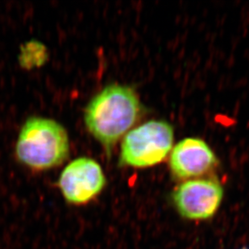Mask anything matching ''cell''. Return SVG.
Listing matches in <instances>:
<instances>
[{
  "mask_svg": "<svg viewBox=\"0 0 249 249\" xmlns=\"http://www.w3.org/2000/svg\"><path fill=\"white\" fill-rule=\"evenodd\" d=\"M142 104L137 91L126 85L112 83L89 101L84 121L89 133L111 156L115 144L140 120Z\"/></svg>",
  "mask_w": 249,
  "mask_h": 249,
  "instance_id": "cell-1",
  "label": "cell"
},
{
  "mask_svg": "<svg viewBox=\"0 0 249 249\" xmlns=\"http://www.w3.org/2000/svg\"></svg>",
  "mask_w": 249,
  "mask_h": 249,
  "instance_id": "cell-8",
  "label": "cell"
},
{
  "mask_svg": "<svg viewBox=\"0 0 249 249\" xmlns=\"http://www.w3.org/2000/svg\"><path fill=\"white\" fill-rule=\"evenodd\" d=\"M106 184L101 165L92 158L83 157L74 159L65 167L56 186L68 204L84 206L95 199Z\"/></svg>",
  "mask_w": 249,
  "mask_h": 249,
  "instance_id": "cell-4",
  "label": "cell"
},
{
  "mask_svg": "<svg viewBox=\"0 0 249 249\" xmlns=\"http://www.w3.org/2000/svg\"><path fill=\"white\" fill-rule=\"evenodd\" d=\"M223 197V189L219 181L205 178L183 181L173 192L174 204L179 214L191 220L212 218Z\"/></svg>",
  "mask_w": 249,
  "mask_h": 249,
  "instance_id": "cell-5",
  "label": "cell"
},
{
  "mask_svg": "<svg viewBox=\"0 0 249 249\" xmlns=\"http://www.w3.org/2000/svg\"><path fill=\"white\" fill-rule=\"evenodd\" d=\"M49 57L47 48L42 43L30 40L21 47L19 55V62L26 70L43 66Z\"/></svg>",
  "mask_w": 249,
  "mask_h": 249,
  "instance_id": "cell-7",
  "label": "cell"
},
{
  "mask_svg": "<svg viewBox=\"0 0 249 249\" xmlns=\"http://www.w3.org/2000/svg\"><path fill=\"white\" fill-rule=\"evenodd\" d=\"M174 127L165 120H152L125 135L120 149L119 165L148 168L162 162L174 146Z\"/></svg>",
  "mask_w": 249,
  "mask_h": 249,
  "instance_id": "cell-3",
  "label": "cell"
},
{
  "mask_svg": "<svg viewBox=\"0 0 249 249\" xmlns=\"http://www.w3.org/2000/svg\"><path fill=\"white\" fill-rule=\"evenodd\" d=\"M69 154L70 139L63 125L38 116L25 121L16 145L19 162L36 171H45L61 165Z\"/></svg>",
  "mask_w": 249,
  "mask_h": 249,
  "instance_id": "cell-2",
  "label": "cell"
},
{
  "mask_svg": "<svg viewBox=\"0 0 249 249\" xmlns=\"http://www.w3.org/2000/svg\"><path fill=\"white\" fill-rule=\"evenodd\" d=\"M218 163V158L208 143L197 137H187L179 141L172 149L169 158L173 176L185 181L209 174Z\"/></svg>",
  "mask_w": 249,
  "mask_h": 249,
  "instance_id": "cell-6",
  "label": "cell"
}]
</instances>
